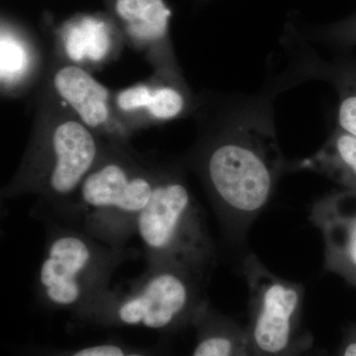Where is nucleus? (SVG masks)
Wrapping results in <instances>:
<instances>
[{
	"mask_svg": "<svg viewBox=\"0 0 356 356\" xmlns=\"http://www.w3.org/2000/svg\"><path fill=\"white\" fill-rule=\"evenodd\" d=\"M205 277L177 264L146 266L139 277L124 288H110L72 318L89 327H142L172 336L193 327L210 305Z\"/></svg>",
	"mask_w": 356,
	"mask_h": 356,
	"instance_id": "20e7f679",
	"label": "nucleus"
},
{
	"mask_svg": "<svg viewBox=\"0 0 356 356\" xmlns=\"http://www.w3.org/2000/svg\"><path fill=\"white\" fill-rule=\"evenodd\" d=\"M123 37L118 26L97 14H83L65 21L56 33L55 60L92 72L120 57Z\"/></svg>",
	"mask_w": 356,
	"mask_h": 356,
	"instance_id": "9b49d317",
	"label": "nucleus"
},
{
	"mask_svg": "<svg viewBox=\"0 0 356 356\" xmlns=\"http://www.w3.org/2000/svg\"><path fill=\"white\" fill-rule=\"evenodd\" d=\"M320 36L339 46L356 47V11L339 22L323 27Z\"/></svg>",
	"mask_w": 356,
	"mask_h": 356,
	"instance_id": "a211bd4d",
	"label": "nucleus"
},
{
	"mask_svg": "<svg viewBox=\"0 0 356 356\" xmlns=\"http://www.w3.org/2000/svg\"><path fill=\"white\" fill-rule=\"evenodd\" d=\"M17 356H170L163 346H136L105 341L76 348L26 344L16 350Z\"/></svg>",
	"mask_w": 356,
	"mask_h": 356,
	"instance_id": "dca6fc26",
	"label": "nucleus"
},
{
	"mask_svg": "<svg viewBox=\"0 0 356 356\" xmlns=\"http://www.w3.org/2000/svg\"><path fill=\"white\" fill-rule=\"evenodd\" d=\"M341 356H356V341L346 344Z\"/></svg>",
	"mask_w": 356,
	"mask_h": 356,
	"instance_id": "6ab92c4d",
	"label": "nucleus"
},
{
	"mask_svg": "<svg viewBox=\"0 0 356 356\" xmlns=\"http://www.w3.org/2000/svg\"><path fill=\"white\" fill-rule=\"evenodd\" d=\"M292 170H308L356 186V138L336 128L324 146L292 165Z\"/></svg>",
	"mask_w": 356,
	"mask_h": 356,
	"instance_id": "2eb2a0df",
	"label": "nucleus"
},
{
	"mask_svg": "<svg viewBox=\"0 0 356 356\" xmlns=\"http://www.w3.org/2000/svg\"><path fill=\"white\" fill-rule=\"evenodd\" d=\"M136 234L147 266L177 264L206 275L216 261L205 215L179 166L159 163L158 181L138 219Z\"/></svg>",
	"mask_w": 356,
	"mask_h": 356,
	"instance_id": "423d86ee",
	"label": "nucleus"
},
{
	"mask_svg": "<svg viewBox=\"0 0 356 356\" xmlns=\"http://www.w3.org/2000/svg\"><path fill=\"white\" fill-rule=\"evenodd\" d=\"M310 219L322 234L327 266H350L356 271V210L351 209L346 195L318 199L312 207Z\"/></svg>",
	"mask_w": 356,
	"mask_h": 356,
	"instance_id": "ddd939ff",
	"label": "nucleus"
},
{
	"mask_svg": "<svg viewBox=\"0 0 356 356\" xmlns=\"http://www.w3.org/2000/svg\"><path fill=\"white\" fill-rule=\"evenodd\" d=\"M201 134L189 161L222 224L241 236L266 208L286 168L273 121L264 112H250Z\"/></svg>",
	"mask_w": 356,
	"mask_h": 356,
	"instance_id": "f257e3e1",
	"label": "nucleus"
},
{
	"mask_svg": "<svg viewBox=\"0 0 356 356\" xmlns=\"http://www.w3.org/2000/svg\"><path fill=\"white\" fill-rule=\"evenodd\" d=\"M46 232L44 254L35 278L37 303L53 312L76 315L108 291L116 269L137 255L88 235L83 229L36 217Z\"/></svg>",
	"mask_w": 356,
	"mask_h": 356,
	"instance_id": "39448f33",
	"label": "nucleus"
},
{
	"mask_svg": "<svg viewBox=\"0 0 356 356\" xmlns=\"http://www.w3.org/2000/svg\"><path fill=\"white\" fill-rule=\"evenodd\" d=\"M250 307L245 325L255 356H303L314 337L303 327L304 288L271 273L254 254L243 262Z\"/></svg>",
	"mask_w": 356,
	"mask_h": 356,
	"instance_id": "0eeeda50",
	"label": "nucleus"
},
{
	"mask_svg": "<svg viewBox=\"0 0 356 356\" xmlns=\"http://www.w3.org/2000/svg\"><path fill=\"white\" fill-rule=\"evenodd\" d=\"M104 143L43 83L27 149L2 200L35 196L33 216L65 222Z\"/></svg>",
	"mask_w": 356,
	"mask_h": 356,
	"instance_id": "f03ea898",
	"label": "nucleus"
},
{
	"mask_svg": "<svg viewBox=\"0 0 356 356\" xmlns=\"http://www.w3.org/2000/svg\"><path fill=\"white\" fill-rule=\"evenodd\" d=\"M38 44L19 28L6 23L0 32V86L6 97H21L34 88L44 70Z\"/></svg>",
	"mask_w": 356,
	"mask_h": 356,
	"instance_id": "f8f14e48",
	"label": "nucleus"
},
{
	"mask_svg": "<svg viewBox=\"0 0 356 356\" xmlns=\"http://www.w3.org/2000/svg\"><path fill=\"white\" fill-rule=\"evenodd\" d=\"M44 84L84 125L105 142H130L115 116L112 91L91 72L54 58L44 76Z\"/></svg>",
	"mask_w": 356,
	"mask_h": 356,
	"instance_id": "1a4fd4ad",
	"label": "nucleus"
},
{
	"mask_svg": "<svg viewBox=\"0 0 356 356\" xmlns=\"http://www.w3.org/2000/svg\"><path fill=\"white\" fill-rule=\"evenodd\" d=\"M158 177L159 163L138 153L130 142H105L63 222L110 247L128 248Z\"/></svg>",
	"mask_w": 356,
	"mask_h": 356,
	"instance_id": "7ed1b4c3",
	"label": "nucleus"
},
{
	"mask_svg": "<svg viewBox=\"0 0 356 356\" xmlns=\"http://www.w3.org/2000/svg\"><path fill=\"white\" fill-rule=\"evenodd\" d=\"M115 116L132 137L137 131L163 125L195 113L199 98L184 74L154 72L149 79L112 91Z\"/></svg>",
	"mask_w": 356,
	"mask_h": 356,
	"instance_id": "6e6552de",
	"label": "nucleus"
},
{
	"mask_svg": "<svg viewBox=\"0 0 356 356\" xmlns=\"http://www.w3.org/2000/svg\"><path fill=\"white\" fill-rule=\"evenodd\" d=\"M195 344L187 356H255L245 327L211 305L198 318Z\"/></svg>",
	"mask_w": 356,
	"mask_h": 356,
	"instance_id": "4468645a",
	"label": "nucleus"
},
{
	"mask_svg": "<svg viewBox=\"0 0 356 356\" xmlns=\"http://www.w3.org/2000/svg\"><path fill=\"white\" fill-rule=\"evenodd\" d=\"M124 41L146 58L154 72L182 74L170 39L172 10L165 0H111Z\"/></svg>",
	"mask_w": 356,
	"mask_h": 356,
	"instance_id": "9d476101",
	"label": "nucleus"
},
{
	"mask_svg": "<svg viewBox=\"0 0 356 356\" xmlns=\"http://www.w3.org/2000/svg\"><path fill=\"white\" fill-rule=\"evenodd\" d=\"M334 79L339 95L337 128L356 138V67L339 70Z\"/></svg>",
	"mask_w": 356,
	"mask_h": 356,
	"instance_id": "f3484780",
	"label": "nucleus"
}]
</instances>
